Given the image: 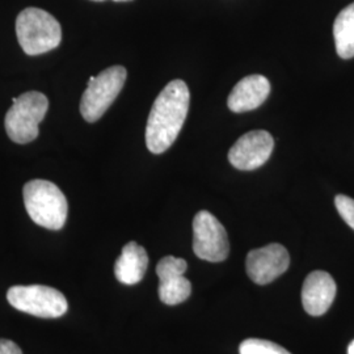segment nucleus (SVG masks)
<instances>
[{
  "label": "nucleus",
  "mask_w": 354,
  "mask_h": 354,
  "mask_svg": "<svg viewBox=\"0 0 354 354\" xmlns=\"http://www.w3.org/2000/svg\"><path fill=\"white\" fill-rule=\"evenodd\" d=\"M274 149V140L266 130L241 136L228 151V160L239 171H253L266 165Z\"/></svg>",
  "instance_id": "obj_8"
},
{
  "label": "nucleus",
  "mask_w": 354,
  "mask_h": 354,
  "mask_svg": "<svg viewBox=\"0 0 354 354\" xmlns=\"http://www.w3.org/2000/svg\"><path fill=\"white\" fill-rule=\"evenodd\" d=\"M188 264L184 259L165 256L156 266L159 277V298L163 304L176 306L187 301L192 294V283L184 274Z\"/></svg>",
  "instance_id": "obj_10"
},
{
  "label": "nucleus",
  "mask_w": 354,
  "mask_h": 354,
  "mask_svg": "<svg viewBox=\"0 0 354 354\" xmlns=\"http://www.w3.org/2000/svg\"><path fill=\"white\" fill-rule=\"evenodd\" d=\"M335 205L336 209L339 212V214L342 215V219L345 221V223L351 228L354 230V200L344 196V194H337L335 198Z\"/></svg>",
  "instance_id": "obj_16"
},
{
  "label": "nucleus",
  "mask_w": 354,
  "mask_h": 354,
  "mask_svg": "<svg viewBox=\"0 0 354 354\" xmlns=\"http://www.w3.org/2000/svg\"><path fill=\"white\" fill-rule=\"evenodd\" d=\"M190 92L181 79L169 82L153 102L146 127V146L163 153L176 140L189 112Z\"/></svg>",
  "instance_id": "obj_1"
},
{
  "label": "nucleus",
  "mask_w": 354,
  "mask_h": 354,
  "mask_svg": "<svg viewBox=\"0 0 354 354\" xmlns=\"http://www.w3.org/2000/svg\"><path fill=\"white\" fill-rule=\"evenodd\" d=\"M241 354H291L285 348L279 346L276 342L261 340V339H248L241 342L239 348Z\"/></svg>",
  "instance_id": "obj_15"
},
{
  "label": "nucleus",
  "mask_w": 354,
  "mask_h": 354,
  "mask_svg": "<svg viewBox=\"0 0 354 354\" xmlns=\"http://www.w3.org/2000/svg\"><path fill=\"white\" fill-rule=\"evenodd\" d=\"M348 354H354V342H351V345L348 348Z\"/></svg>",
  "instance_id": "obj_18"
},
{
  "label": "nucleus",
  "mask_w": 354,
  "mask_h": 354,
  "mask_svg": "<svg viewBox=\"0 0 354 354\" xmlns=\"http://www.w3.org/2000/svg\"><path fill=\"white\" fill-rule=\"evenodd\" d=\"M333 38L336 53L342 59L354 57V3L337 15L333 24Z\"/></svg>",
  "instance_id": "obj_14"
},
{
  "label": "nucleus",
  "mask_w": 354,
  "mask_h": 354,
  "mask_svg": "<svg viewBox=\"0 0 354 354\" xmlns=\"http://www.w3.org/2000/svg\"><path fill=\"white\" fill-rule=\"evenodd\" d=\"M336 290V282L327 272L315 270L310 273L302 288L304 311L311 317L324 315L333 304Z\"/></svg>",
  "instance_id": "obj_11"
},
{
  "label": "nucleus",
  "mask_w": 354,
  "mask_h": 354,
  "mask_svg": "<svg viewBox=\"0 0 354 354\" xmlns=\"http://www.w3.org/2000/svg\"><path fill=\"white\" fill-rule=\"evenodd\" d=\"M290 266L288 250L272 243L263 248L252 250L247 254L245 266L250 279L257 285H268L282 276Z\"/></svg>",
  "instance_id": "obj_9"
},
{
  "label": "nucleus",
  "mask_w": 354,
  "mask_h": 354,
  "mask_svg": "<svg viewBox=\"0 0 354 354\" xmlns=\"http://www.w3.org/2000/svg\"><path fill=\"white\" fill-rule=\"evenodd\" d=\"M149 266V254L136 241H130L122 248L114 264V276L124 285H136L140 282Z\"/></svg>",
  "instance_id": "obj_13"
},
{
  "label": "nucleus",
  "mask_w": 354,
  "mask_h": 354,
  "mask_svg": "<svg viewBox=\"0 0 354 354\" xmlns=\"http://www.w3.org/2000/svg\"><path fill=\"white\" fill-rule=\"evenodd\" d=\"M193 251L210 263L225 261L230 253L226 228L206 210L198 212L193 219Z\"/></svg>",
  "instance_id": "obj_7"
},
{
  "label": "nucleus",
  "mask_w": 354,
  "mask_h": 354,
  "mask_svg": "<svg viewBox=\"0 0 354 354\" xmlns=\"http://www.w3.org/2000/svg\"><path fill=\"white\" fill-rule=\"evenodd\" d=\"M270 93V83L263 75L243 77L228 95L227 106L234 113L254 111L266 102Z\"/></svg>",
  "instance_id": "obj_12"
},
{
  "label": "nucleus",
  "mask_w": 354,
  "mask_h": 354,
  "mask_svg": "<svg viewBox=\"0 0 354 354\" xmlns=\"http://www.w3.org/2000/svg\"><path fill=\"white\" fill-rule=\"evenodd\" d=\"M7 299L16 310L45 319L64 317L68 308L61 291L44 285L12 286L7 292Z\"/></svg>",
  "instance_id": "obj_6"
},
{
  "label": "nucleus",
  "mask_w": 354,
  "mask_h": 354,
  "mask_svg": "<svg viewBox=\"0 0 354 354\" xmlns=\"http://www.w3.org/2000/svg\"><path fill=\"white\" fill-rule=\"evenodd\" d=\"M12 106L6 114V131L19 145H26L38 137V125L49 109V100L41 92H26L13 97Z\"/></svg>",
  "instance_id": "obj_4"
},
{
  "label": "nucleus",
  "mask_w": 354,
  "mask_h": 354,
  "mask_svg": "<svg viewBox=\"0 0 354 354\" xmlns=\"http://www.w3.org/2000/svg\"><path fill=\"white\" fill-rule=\"evenodd\" d=\"M17 41L28 55L54 50L62 41V28L50 13L29 7L16 19Z\"/></svg>",
  "instance_id": "obj_2"
},
{
  "label": "nucleus",
  "mask_w": 354,
  "mask_h": 354,
  "mask_svg": "<svg viewBox=\"0 0 354 354\" xmlns=\"http://www.w3.org/2000/svg\"><path fill=\"white\" fill-rule=\"evenodd\" d=\"M92 1H105V0H92ZM113 1H118V3H127V1H131V0H113Z\"/></svg>",
  "instance_id": "obj_19"
},
{
  "label": "nucleus",
  "mask_w": 354,
  "mask_h": 354,
  "mask_svg": "<svg viewBox=\"0 0 354 354\" xmlns=\"http://www.w3.org/2000/svg\"><path fill=\"white\" fill-rule=\"evenodd\" d=\"M122 66H112L97 76L89 77L88 86L80 102V113L87 122H96L109 109L127 82Z\"/></svg>",
  "instance_id": "obj_5"
},
{
  "label": "nucleus",
  "mask_w": 354,
  "mask_h": 354,
  "mask_svg": "<svg viewBox=\"0 0 354 354\" xmlns=\"http://www.w3.org/2000/svg\"><path fill=\"white\" fill-rule=\"evenodd\" d=\"M26 212L41 227L61 230L67 219L68 205L62 190L46 180H32L24 190Z\"/></svg>",
  "instance_id": "obj_3"
},
{
  "label": "nucleus",
  "mask_w": 354,
  "mask_h": 354,
  "mask_svg": "<svg viewBox=\"0 0 354 354\" xmlns=\"http://www.w3.org/2000/svg\"><path fill=\"white\" fill-rule=\"evenodd\" d=\"M0 354H23L20 346L11 340L0 339Z\"/></svg>",
  "instance_id": "obj_17"
}]
</instances>
